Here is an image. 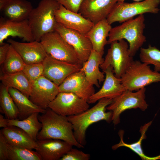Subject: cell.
Returning <instances> with one entry per match:
<instances>
[{
    "label": "cell",
    "mask_w": 160,
    "mask_h": 160,
    "mask_svg": "<svg viewBox=\"0 0 160 160\" xmlns=\"http://www.w3.org/2000/svg\"><path fill=\"white\" fill-rule=\"evenodd\" d=\"M38 119L42 127L37 136V140L58 139L79 148H84L76 139L67 116L58 114L48 108L44 113L39 114Z\"/></svg>",
    "instance_id": "6da1fadb"
},
{
    "label": "cell",
    "mask_w": 160,
    "mask_h": 160,
    "mask_svg": "<svg viewBox=\"0 0 160 160\" xmlns=\"http://www.w3.org/2000/svg\"><path fill=\"white\" fill-rule=\"evenodd\" d=\"M113 100L112 99L102 98L92 108L79 114L67 116L72 125L74 137L79 144L84 146L86 145V132L90 125L102 120L108 122L112 121V112L106 111Z\"/></svg>",
    "instance_id": "7a4b0ae2"
},
{
    "label": "cell",
    "mask_w": 160,
    "mask_h": 160,
    "mask_svg": "<svg viewBox=\"0 0 160 160\" xmlns=\"http://www.w3.org/2000/svg\"><path fill=\"white\" fill-rule=\"evenodd\" d=\"M60 4L56 0H41L28 18L34 40L40 41L44 35L55 31V13Z\"/></svg>",
    "instance_id": "3957f363"
},
{
    "label": "cell",
    "mask_w": 160,
    "mask_h": 160,
    "mask_svg": "<svg viewBox=\"0 0 160 160\" xmlns=\"http://www.w3.org/2000/svg\"><path fill=\"white\" fill-rule=\"evenodd\" d=\"M143 14L132 18L121 25L112 28L108 40V44L122 39H125L129 44L130 55L133 57L146 41L143 34L145 27Z\"/></svg>",
    "instance_id": "277c9868"
},
{
    "label": "cell",
    "mask_w": 160,
    "mask_h": 160,
    "mask_svg": "<svg viewBox=\"0 0 160 160\" xmlns=\"http://www.w3.org/2000/svg\"><path fill=\"white\" fill-rule=\"evenodd\" d=\"M120 79L126 90L137 91L152 83L160 82V73L153 71L145 63L133 60Z\"/></svg>",
    "instance_id": "5b68a950"
},
{
    "label": "cell",
    "mask_w": 160,
    "mask_h": 160,
    "mask_svg": "<svg viewBox=\"0 0 160 160\" xmlns=\"http://www.w3.org/2000/svg\"><path fill=\"white\" fill-rule=\"evenodd\" d=\"M160 0H145L132 3L118 2L106 19L111 25L115 22L123 23L135 16L145 13H158Z\"/></svg>",
    "instance_id": "8992f818"
},
{
    "label": "cell",
    "mask_w": 160,
    "mask_h": 160,
    "mask_svg": "<svg viewBox=\"0 0 160 160\" xmlns=\"http://www.w3.org/2000/svg\"><path fill=\"white\" fill-rule=\"evenodd\" d=\"M145 87L136 92L126 90L121 95L113 99L112 103L106 109L112 112V121L114 125L120 122L121 114L125 110L132 108H140L145 111L148 105L145 100Z\"/></svg>",
    "instance_id": "52a82bcc"
},
{
    "label": "cell",
    "mask_w": 160,
    "mask_h": 160,
    "mask_svg": "<svg viewBox=\"0 0 160 160\" xmlns=\"http://www.w3.org/2000/svg\"><path fill=\"white\" fill-rule=\"evenodd\" d=\"M40 41L48 55L60 60L82 65L73 48L56 31L44 35Z\"/></svg>",
    "instance_id": "ba28073f"
},
{
    "label": "cell",
    "mask_w": 160,
    "mask_h": 160,
    "mask_svg": "<svg viewBox=\"0 0 160 160\" xmlns=\"http://www.w3.org/2000/svg\"><path fill=\"white\" fill-rule=\"evenodd\" d=\"M110 48L100 66L103 71L111 67L116 77L120 78L133 60L129 51V45L124 40L116 41L110 44Z\"/></svg>",
    "instance_id": "9c48e42d"
},
{
    "label": "cell",
    "mask_w": 160,
    "mask_h": 160,
    "mask_svg": "<svg viewBox=\"0 0 160 160\" xmlns=\"http://www.w3.org/2000/svg\"><path fill=\"white\" fill-rule=\"evenodd\" d=\"M89 104L87 101L73 93L60 92L48 108L58 114L68 116L87 110L89 108Z\"/></svg>",
    "instance_id": "30bf717a"
},
{
    "label": "cell",
    "mask_w": 160,
    "mask_h": 160,
    "mask_svg": "<svg viewBox=\"0 0 160 160\" xmlns=\"http://www.w3.org/2000/svg\"><path fill=\"white\" fill-rule=\"evenodd\" d=\"M55 31L72 47L82 64L87 60L93 49L90 41L85 34L66 28L58 23Z\"/></svg>",
    "instance_id": "8fae6325"
},
{
    "label": "cell",
    "mask_w": 160,
    "mask_h": 160,
    "mask_svg": "<svg viewBox=\"0 0 160 160\" xmlns=\"http://www.w3.org/2000/svg\"><path fill=\"white\" fill-rule=\"evenodd\" d=\"M42 63L43 76L58 86L70 75L80 70L82 65L57 60L49 55Z\"/></svg>",
    "instance_id": "7c38bea8"
},
{
    "label": "cell",
    "mask_w": 160,
    "mask_h": 160,
    "mask_svg": "<svg viewBox=\"0 0 160 160\" xmlns=\"http://www.w3.org/2000/svg\"><path fill=\"white\" fill-rule=\"evenodd\" d=\"M31 84L29 99L37 105L46 110L59 93L58 86L44 76Z\"/></svg>",
    "instance_id": "4fadbf2b"
},
{
    "label": "cell",
    "mask_w": 160,
    "mask_h": 160,
    "mask_svg": "<svg viewBox=\"0 0 160 160\" xmlns=\"http://www.w3.org/2000/svg\"><path fill=\"white\" fill-rule=\"evenodd\" d=\"M93 86L88 81L81 69L68 76L58 86V88L59 92H72L87 101L95 93Z\"/></svg>",
    "instance_id": "5bb4252c"
},
{
    "label": "cell",
    "mask_w": 160,
    "mask_h": 160,
    "mask_svg": "<svg viewBox=\"0 0 160 160\" xmlns=\"http://www.w3.org/2000/svg\"><path fill=\"white\" fill-rule=\"evenodd\" d=\"M119 0H83L79 12L94 24L106 19Z\"/></svg>",
    "instance_id": "9a60e30c"
},
{
    "label": "cell",
    "mask_w": 160,
    "mask_h": 160,
    "mask_svg": "<svg viewBox=\"0 0 160 160\" xmlns=\"http://www.w3.org/2000/svg\"><path fill=\"white\" fill-rule=\"evenodd\" d=\"M103 71L105 74L103 85L98 91L89 98L87 101L89 104L95 103L104 98L113 99L126 90L120 78L115 75L111 67L109 66Z\"/></svg>",
    "instance_id": "2e32d148"
},
{
    "label": "cell",
    "mask_w": 160,
    "mask_h": 160,
    "mask_svg": "<svg viewBox=\"0 0 160 160\" xmlns=\"http://www.w3.org/2000/svg\"><path fill=\"white\" fill-rule=\"evenodd\" d=\"M9 36L17 37L27 42L34 41L28 19L16 21L1 16L0 19V44Z\"/></svg>",
    "instance_id": "e0dca14e"
},
{
    "label": "cell",
    "mask_w": 160,
    "mask_h": 160,
    "mask_svg": "<svg viewBox=\"0 0 160 160\" xmlns=\"http://www.w3.org/2000/svg\"><path fill=\"white\" fill-rule=\"evenodd\" d=\"M55 16L57 22L65 28L85 35L94 24L80 13L70 11L61 5L56 11Z\"/></svg>",
    "instance_id": "ac0fdd59"
},
{
    "label": "cell",
    "mask_w": 160,
    "mask_h": 160,
    "mask_svg": "<svg viewBox=\"0 0 160 160\" xmlns=\"http://www.w3.org/2000/svg\"><path fill=\"white\" fill-rule=\"evenodd\" d=\"M21 57L25 64L42 63L47 56L40 41L34 40L21 42L9 39L7 41Z\"/></svg>",
    "instance_id": "d6986e66"
},
{
    "label": "cell",
    "mask_w": 160,
    "mask_h": 160,
    "mask_svg": "<svg viewBox=\"0 0 160 160\" xmlns=\"http://www.w3.org/2000/svg\"><path fill=\"white\" fill-rule=\"evenodd\" d=\"M35 150L41 160H60L73 145L60 140L48 139L37 141Z\"/></svg>",
    "instance_id": "ffe728a7"
},
{
    "label": "cell",
    "mask_w": 160,
    "mask_h": 160,
    "mask_svg": "<svg viewBox=\"0 0 160 160\" xmlns=\"http://www.w3.org/2000/svg\"><path fill=\"white\" fill-rule=\"evenodd\" d=\"M104 52H98L92 49L81 68L89 82L97 87H100L99 83L104 81L105 79L104 73L100 70V66L104 61Z\"/></svg>",
    "instance_id": "44dd1931"
},
{
    "label": "cell",
    "mask_w": 160,
    "mask_h": 160,
    "mask_svg": "<svg viewBox=\"0 0 160 160\" xmlns=\"http://www.w3.org/2000/svg\"><path fill=\"white\" fill-rule=\"evenodd\" d=\"M112 28L106 19L94 24L85 34L92 44L93 49L98 52H104L105 46L108 44L107 38Z\"/></svg>",
    "instance_id": "7402d4cb"
},
{
    "label": "cell",
    "mask_w": 160,
    "mask_h": 160,
    "mask_svg": "<svg viewBox=\"0 0 160 160\" xmlns=\"http://www.w3.org/2000/svg\"><path fill=\"white\" fill-rule=\"evenodd\" d=\"M33 9L31 3L27 0H8L1 11L5 19L19 21L28 19Z\"/></svg>",
    "instance_id": "603a6c76"
},
{
    "label": "cell",
    "mask_w": 160,
    "mask_h": 160,
    "mask_svg": "<svg viewBox=\"0 0 160 160\" xmlns=\"http://www.w3.org/2000/svg\"><path fill=\"white\" fill-rule=\"evenodd\" d=\"M0 131L7 143L11 145L32 150L35 149L37 146V141L18 127L8 126Z\"/></svg>",
    "instance_id": "cb8c5ba5"
},
{
    "label": "cell",
    "mask_w": 160,
    "mask_h": 160,
    "mask_svg": "<svg viewBox=\"0 0 160 160\" xmlns=\"http://www.w3.org/2000/svg\"><path fill=\"white\" fill-rule=\"evenodd\" d=\"M8 91L18 109L19 119H25L34 113H42L45 112L46 110L35 104L28 97L19 90L9 88Z\"/></svg>",
    "instance_id": "d4e9b609"
},
{
    "label": "cell",
    "mask_w": 160,
    "mask_h": 160,
    "mask_svg": "<svg viewBox=\"0 0 160 160\" xmlns=\"http://www.w3.org/2000/svg\"><path fill=\"white\" fill-rule=\"evenodd\" d=\"M0 79L1 84L8 88L16 89L29 98L31 84L22 71L3 74Z\"/></svg>",
    "instance_id": "484cf974"
},
{
    "label": "cell",
    "mask_w": 160,
    "mask_h": 160,
    "mask_svg": "<svg viewBox=\"0 0 160 160\" xmlns=\"http://www.w3.org/2000/svg\"><path fill=\"white\" fill-rule=\"evenodd\" d=\"M39 113L37 112L33 113L22 120L7 119V126H15L21 128L37 141V136L42 127V124L38 119Z\"/></svg>",
    "instance_id": "4316f807"
},
{
    "label": "cell",
    "mask_w": 160,
    "mask_h": 160,
    "mask_svg": "<svg viewBox=\"0 0 160 160\" xmlns=\"http://www.w3.org/2000/svg\"><path fill=\"white\" fill-rule=\"evenodd\" d=\"M152 121L145 124L140 127V132L141 134V137L137 142L132 144H127L124 143L123 140L124 131H119L118 133L120 138V141L117 144L113 145L112 147L113 150H116L119 147H125L128 148L138 155L142 160H155L160 159V155L154 157H150L145 155L143 152L141 146L143 140L146 138L145 133L148 128L151 125Z\"/></svg>",
    "instance_id": "83f0119b"
},
{
    "label": "cell",
    "mask_w": 160,
    "mask_h": 160,
    "mask_svg": "<svg viewBox=\"0 0 160 160\" xmlns=\"http://www.w3.org/2000/svg\"><path fill=\"white\" fill-rule=\"evenodd\" d=\"M0 112L4 114L6 118L18 119L19 111L17 108L8 91V88L2 84L0 87Z\"/></svg>",
    "instance_id": "f1b7e54d"
},
{
    "label": "cell",
    "mask_w": 160,
    "mask_h": 160,
    "mask_svg": "<svg viewBox=\"0 0 160 160\" xmlns=\"http://www.w3.org/2000/svg\"><path fill=\"white\" fill-rule=\"evenodd\" d=\"M25 64L21 57L10 44L3 64L2 71L3 74L22 71Z\"/></svg>",
    "instance_id": "f546056e"
},
{
    "label": "cell",
    "mask_w": 160,
    "mask_h": 160,
    "mask_svg": "<svg viewBox=\"0 0 160 160\" xmlns=\"http://www.w3.org/2000/svg\"><path fill=\"white\" fill-rule=\"evenodd\" d=\"M7 143V160H41L36 151Z\"/></svg>",
    "instance_id": "4dcf8cb0"
},
{
    "label": "cell",
    "mask_w": 160,
    "mask_h": 160,
    "mask_svg": "<svg viewBox=\"0 0 160 160\" xmlns=\"http://www.w3.org/2000/svg\"><path fill=\"white\" fill-rule=\"evenodd\" d=\"M139 57L140 61L148 65L154 66V71H160V50L155 46L149 44L148 48L141 47Z\"/></svg>",
    "instance_id": "1f68e13d"
},
{
    "label": "cell",
    "mask_w": 160,
    "mask_h": 160,
    "mask_svg": "<svg viewBox=\"0 0 160 160\" xmlns=\"http://www.w3.org/2000/svg\"><path fill=\"white\" fill-rule=\"evenodd\" d=\"M31 84L43 76L44 67L42 63L25 64L22 71Z\"/></svg>",
    "instance_id": "d6a6232c"
},
{
    "label": "cell",
    "mask_w": 160,
    "mask_h": 160,
    "mask_svg": "<svg viewBox=\"0 0 160 160\" xmlns=\"http://www.w3.org/2000/svg\"><path fill=\"white\" fill-rule=\"evenodd\" d=\"M90 158L89 154L72 148L64 154L60 160H89Z\"/></svg>",
    "instance_id": "836d02e7"
},
{
    "label": "cell",
    "mask_w": 160,
    "mask_h": 160,
    "mask_svg": "<svg viewBox=\"0 0 160 160\" xmlns=\"http://www.w3.org/2000/svg\"><path fill=\"white\" fill-rule=\"evenodd\" d=\"M67 9L78 13L83 0H56Z\"/></svg>",
    "instance_id": "e575fe53"
},
{
    "label": "cell",
    "mask_w": 160,
    "mask_h": 160,
    "mask_svg": "<svg viewBox=\"0 0 160 160\" xmlns=\"http://www.w3.org/2000/svg\"><path fill=\"white\" fill-rule=\"evenodd\" d=\"M7 143L1 132L0 131V160H7Z\"/></svg>",
    "instance_id": "d590c367"
},
{
    "label": "cell",
    "mask_w": 160,
    "mask_h": 160,
    "mask_svg": "<svg viewBox=\"0 0 160 160\" xmlns=\"http://www.w3.org/2000/svg\"><path fill=\"white\" fill-rule=\"evenodd\" d=\"M10 44L4 43L0 46V65L3 64L6 57Z\"/></svg>",
    "instance_id": "8d00e7d4"
},
{
    "label": "cell",
    "mask_w": 160,
    "mask_h": 160,
    "mask_svg": "<svg viewBox=\"0 0 160 160\" xmlns=\"http://www.w3.org/2000/svg\"><path fill=\"white\" fill-rule=\"evenodd\" d=\"M8 126L7 119L4 118L2 114H0V127L3 128Z\"/></svg>",
    "instance_id": "74e56055"
},
{
    "label": "cell",
    "mask_w": 160,
    "mask_h": 160,
    "mask_svg": "<svg viewBox=\"0 0 160 160\" xmlns=\"http://www.w3.org/2000/svg\"><path fill=\"white\" fill-rule=\"evenodd\" d=\"M8 0H0V10L1 11L7 4Z\"/></svg>",
    "instance_id": "f35d334b"
},
{
    "label": "cell",
    "mask_w": 160,
    "mask_h": 160,
    "mask_svg": "<svg viewBox=\"0 0 160 160\" xmlns=\"http://www.w3.org/2000/svg\"><path fill=\"white\" fill-rule=\"evenodd\" d=\"M125 0H119L118 2H124ZM133 1H135L136 2L140 1L143 0H133Z\"/></svg>",
    "instance_id": "ab89813d"
}]
</instances>
